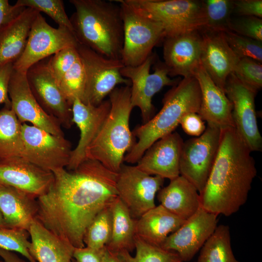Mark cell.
<instances>
[{"label":"cell","instance_id":"1","mask_svg":"<svg viewBox=\"0 0 262 262\" xmlns=\"http://www.w3.org/2000/svg\"><path fill=\"white\" fill-rule=\"evenodd\" d=\"M52 173L49 189L37 198L35 220L75 248L84 247V235L90 223L118 197L117 173L88 159L73 170L64 168Z\"/></svg>","mask_w":262,"mask_h":262},{"label":"cell","instance_id":"2","mask_svg":"<svg viewBox=\"0 0 262 262\" xmlns=\"http://www.w3.org/2000/svg\"><path fill=\"white\" fill-rule=\"evenodd\" d=\"M251 152L235 128L221 129L218 153L200 194L202 208L229 216L246 203L257 175Z\"/></svg>","mask_w":262,"mask_h":262},{"label":"cell","instance_id":"3","mask_svg":"<svg viewBox=\"0 0 262 262\" xmlns=\"http://www.w3.org/2000/svg\"><path fill=\"white\" fill-rule=\"evenodd\" d=\"M69 2L75 9L69 19L79 43L107 58L121 59L124 32L120 4L105 0Z\"/></svg>","mask_w":262,"mask_h":262},{"label":"cell","instance_id":"4","mask_svg":"<svg viewBox=\"0 0 262 262\" xmlns=\"http://www.w3.org/2000/svg\"><path fill=\"white\" fill-rule=\"evenodd\" d=\"M200 104L201 92L197 80L194 76L183 78L164 95L161 110L132 131L138 141L125 155L124 161L137 163L154 143L173 132L184 115L198 113Z\"/></svg>","mask_w":262,"mask_h":262},{"label":"cell","instance_id":"5","mask_svg":"<svg viewBox=\"0 0 262 262\" xmlns=\"http://www.w3.org/2000/svg\"><path fill=\"white\" fill-rule=\"evenodd\" d=\"M110 112L99 132L86 151L87 159L101 163L118 173L125 154L135 143L129 120L133 108L131 101L130 86L116 87L109 95Z\"/></svg>","mask_w":262,"mask_h":262},{"label":"cell","instance_id":"6","mask_svg":"<svg viewBox=\"0 0 262 262\" xmlns=\"http://www.w3.org/2000/svg\"><path fill=\"white\" fill-rule=\"evenodd\" d=\"M120 5L123 22V44L121 60L124 66H135L143 63L152 49L165 37L159 22L127 3Z\"/></svg>","mask_w":262,"mask_h":262},{"label":"cell","instance_id":"7","mask_svg":"<svg viewBox=\"0 0 262 262\" xmlns=\"http://www.w3.org/2000/svg\"><path fill=\"white\" fill-rule=\"evenodd\" d=\"M142 13L160 23L165 37L204 28L202 0H124Z\"/></svg>","mask_w":262,"mask_h":262},{"label":"cell","instance_id":"8","mask_svg":"<svg viewBox=\"0 0 262 262\" xmlns=\"http://www.w3.org/2000/svg\"><path fill=\"white\" fill-rule=\"evenodd\" d=\"M152 54L141 64L135 66H124L120 70L122 76L129 80L131 101L133 108L140 109L142 124L154 115L155 107L152 104L153 96L165 86H173L180 80L171 79L169 71L163 62L157 60Z\"/></svg>","mask_w":262,"mask_h":262},{"label":"cell","instance_id":"9","mask_svg":"<svg viewBox=\"0 0 262 262\" xmlns=\"http://www.w3.org/2000/svg\"><path fill=\"white\" fill-rule=\"evenodd\" d=\"M77 50L85 75V90L82 101L83 103L98 106L118 84H131L130 80L123 77L120 73L124 66L121 59L107 58L80 44Z\"/></svg>","mask_w":262,"mask_h":262},{"label":"cell","instance_id":"10","mask_svg":"<svg viewBox=\"0 0 262 262\" xmlns=\"http://www.w3.org/2000/svg\"><path fill=\"white\" fill-rule=\"evenodd\" d=\"M221 129L207 125L204 132L183 142L180 173L202 192L215 162L220 141Z\"/></svg>","mask_w":262,"mask_h":262},{"label":"cell","instance_id":"11","mask_svg":"<svg viewBox=\"0 0 262 262\" xmlns=\"http://www.w3.org/2000/svg\"><path fill=\"white\" fill-rule=\"evenodd\" d=\"M79 44L72 31L64 26L52 27L39 13L32 25L23 54L13 64V69L26 73L34 64L62 49L77 47Z\"/></svg>","mask_w":262,"mask_h":262},{"label":"cell","instance_id":"12","mask_svg":"<svg viewBox=\"0 0 262 262\" xmlns=\"http://www.w3.org/2000/svg\"><path fill=\"white\" fill-rule=\"evenodd\" d=\"M21 131V157L52 172L67 167L72 150L65 136L52 134L27 123L22 124Z\"/></svg>","mask_w":262,"mask_h":262},{"label":"cell","instance_id":"13","mask_svg":"<svg viewBox=\"0 0 262 262\" xmlns=\"http://www.w3.org/2000/svg\"><path fill=\"white\" fill-rule=\"evenodd\" d=\"M164 179L148 175L136 165L122 164L117 173V196L128 209L132 217L138 219L154 208L155 197L161 189Z\"/></svg>","mask_w":262,"mask_h":262},{"label":"cell","instance_id":"14","mask_svg":"<svg viewBox=\"0 0 262 262\" xmlns=\"http://www.w3.org/2000/svg\"><path fill=\"white\" fill-rule=\"evenodd\" d=\"M26 76L36 100L49 115L61 125L70 128L72 121V106L66 98L48 64V58L32 66Z\"/></svg>","mask_w":262,"mask_h":262},{"label":"cell","instance_id":"15","mask_svg":"<svg viewBox=\"0 0 262 262\" xmlns=\"http://www.w3.org/2000/svg\"><path fill=\"white\" fill-rule=\"evenodd\" d=\"M224 92L231 103L232 118L239 135L251 152L261 151L262 137L255 105L257 92L241 82L233 73L227 79Z\"/></svg>","mask_w":262,"mask_h":262},{"label":"cell","instance_id":"16","mask_svg":"<svg viewBox=\"0 0 262 262\" xmlns=\"http://www.w3.org/2000/svg\"><path fill=\"white\" fill-rule=\"evenodd\" d=\"M217 216L201 206L177 230L168 236L161 247L176 252L183 262L191 261L218 226Z\"/></svg>","mask_w":262,"mask_h":262},{"label":"cell","instance_id":"17","mask_svg":"<svg viewBox=\"0 0 262 262\" xmlns=\"http://www.w3.org/2000/svg\"><path fill=\"white\" fill-rule=\"evenodd\" d=\"M11 108L22 123H30L52 134L65 136L59 122L39 104L28 85L26 73L13 69L8 84Z\"/></svg>","mask_w":262,"mask_h":262},{"label":"cell","instance_id":"18","mask_svg":"<svg viewBox=\"0 0 262 262\" xmlns=\"http://www.w3.org/2000/svg\"><path fill=\"white\" fill-rule=\"evenodd\" d=\"M163 62L171 77L194 76L200 63L202 37L200 31L167 36L163 39Z\"/></svg>","mask_w":262,"mask_h":262},{"label":"cell","instance_id":"19","mask_svg":"<svg viewBox=\"0 0 262 262\" xmlns=\"http://www.w3.org/2000/svg\"><path fill=\"white\" fill-rule=\"evenodd\" d=\"M110 109L109 99L98 106L84 104L79 99L74 100L72 105V121L78 127L80 135L66 169L73 170L87 159L86 149L99 132Z\"/></svg>","mask_w":262,"mask_h":262},{"label":"cell","instance_id":"20","mask_svg":"<svg viewBox=\"0 0 262 262\" xmlns=\"http://www.w3.org/2000/svg\"><path fill=\"white\" fill-rule=\"evenodd\" d=\"M183 141L173 132L156 141L144 153L136 167L151 175L172 180L180 175V163Z\"/></svg>","mask_w":262,"mask_h":262},{"label":"cell","instance_id":"21","mask_svg":"<svg viewBox=\"0 0 262 262\" xmlns=\"http://www.w3.org/2000/svg\"><path fill=\"white\" fill-rule=\"evenodd\" d=\"M53 179L52 172L21 157L0 161V183L12 186L36 198L47 191Z\"/></svg>","mask_w":262,"mask_h":262},{"label":"cell","instance_id":"22","mask_svg":"<svg viewBox=\"0 0 262 262\" xmlns=\"http://www.w3.org/2000/svg\"><path fill=\"white\" fill-rule=\"evenodd\" d=\"M202 37L200 63L215 84L224 93L226 82L239 58L228 44L223 32L200 31Z\"/></svg>","mask_w":262,"mask_h":262},{"label":"cell","instance_id":"23","mask_svg":"<svg viewBox=\"0 0 262 262\" xmlns=\"http://www.w3.org/2000/svg\"><path fill=\"white\" fill-rule=\"evenodd\" d=\"M193 75L201 92V104L198 114L207 125L223 129L235 128L232 107L225 93L213 81L201 63Z\"/></svg>","mask_w":262,"mask_h":262},{"label":"cell","instance_id":"24","mask_svg":"<svg viewBox=\"0 0 262 262\" xmlns=\"http://www.w3.org/2000/svg\"><path fill=\"white\" fill-rule=\"evenodd\" d=\"M39 13L25 8L16 17L0 27V67L14 64L21 57L32 25Z\"/></svg>","mask_w":262,"mask_h":262},{"label":"cell","instance_id":"25","mask_svg":"<svg viewBox=\"0 0 262 262\" xmlns=\"http://www.w3.org/2000/svg\"><path fill=\"white\" fill-rule=\"evenodd\" d=\"M36 198L14 187L0 183V211L8 228L28 231L38 211Z\"/></svg>","mask_w":262,"mask_h":262},{"label":"cell","instance_id":"26","mask_svg":"<svg viewBox=\"0 0 262 262\" xmlns=\"http://www.w3.org/2000/svg\"><path fill=\"white\" fill-rule=\"evenodd\" d=\"M160 205L175 215L186 220L201 206L200 195L196 187L183 176L170 180L159 191Z\"/></svg>","mask_w":262,"mask_h":262},{"label":"cell","instance_id":"27","mask_svg":"<svg viewBox=\"0 0 262 262\" xmlns=\"http://www.w3.org/2000/svg\"><path fill=\"white\" fill-rule=\"evenodd\" d=\"M185 221L159 205L136 220L135 235L150 245L161 247L168 236Z\"/></svg>","mask_w":262,"mask_h":262},{"label":"cell","instance_id":"28","mask_svg":"<svg viewBox=\"0 0 262 262\" xmlns=\"http://www.w3.org/2000/svg\"><path fill=\"white\" fill-rule=\"evenodd\" d=\"M33 256L37 262H70L75 247L35 220L28 230Z\"/></svg>","mask_w":262,"mask_h":262},{"label":"cell","instance_id":"29","mask_svg":"<svg viewBox=\"0 0 262 262\" xmlns=\"http://www.w3.org/2000/svg\"><path fill=\"white\" fill-rule=\"evenodd\" d=\"M112 213V235L106 247L112 252H129L135 249V224L136 220L118 197L111 204Z\"/></svg>","mask_w":262,"mask_h":262},{"label":"cell","instance_id":"30","mask_svg":"<svg viewBox=\"0 0 262 262\" xmlns=\"http://www.w3.org/2000/svg\"><path fill=\"white\" fill-rule=\"evenodd\" d=\"M21 127L11 107L5 106L0 110V161L21 157Z\"/></svg>","mask_w":262,"mask_h":262},{"label":"cell","instance_id":"31","mask_svg":"<svg viewBox=\"0 0 262 262\" xmlns=\"http://www.w3.org/2000/svg\"><path fill=\"white\" fill-rule=\"evenodd\" d=\"M196 262H240L232 250L229 226H217L200 249Z\"/></svg>","mask_w":262,"mask_h":262},{"label":"cell","instance_id":"32","mask_svg":"<svg viewBox=\"0 0 262 262\" xmlns=\"http://www.w3.org/2000/svg\"><path fill=\"white\" fill-rule=\"evenodd\" d=\"M202 4L204 16L202 30L218 32L229 31V24L233 7L232 0H202Z\"/></svg>","mask_w":262,"mask_h":262},{"label":"cell","instance_id":"33","mask_svg":"<svg viewBox=\"0 0 262 262\" xmlns=\"http://www.w3.org/2000/svg\"><path fill=\"white\" fill-rule=\"evenodd\" d=\"M111 204L100 211L87 228L83 238L86 246L99 250L109 243L112 230Z\"/></svg>","mask_w":262,"mask_h":262},{"label":"cell","instance_id":"34","mask_svg":"<svg viewBox=\"0 0 262 262\" xmlns=\"http://www.w3.org/2000/svg\"><path fill=\"white\" fill-rule=\"evenodd\" d=\"M136 254L123 251L121 254L126 262H183L176 252L150 245L135 235Z\"/></svg>","mask_w":262,"mask_h":262},{"label":"cell","instance_id":"35","mask_svg":"<svg viewBox=\"0 0 262 262\" xmlns=\"http://www.w3.org/2000/svg\"><path fill=\"white\" fill-rule=\"evenodd\" d=\"M58 83L63 93L71 106L76 99L82 101L85 86V75L80 57L62 76Z\"/></svg>","mask_w":262,"mask_h":262},{"label":"cell","instance_id":"36","mask_svg":"<svg viewBox=\"0 0 262 262\" xmlns=\"http://www.w3.org/2000/svg\"><path fill=\"white\" fill-rule=\"evenodd\" d=\"M29 236V232L25 229L0 227V248L18 252L29 262H37L32 254Z\"/></svg>","mask_w":262,"mask_h":262},{"label":"cell","instance_id":"37","mask_svg":"<svg viewBox=\"0 0 262 262\" xmlns=\"http://www.w3.org/2000/svg\"><path fill=\"white\" fill-rule=\"evenodd\" d=\"M17 6L30 8L39 13L43 12L51 17L59 26H64L73 31L69 18L62 0H18Z\"/></svg>","mask_w":262,"mask_h":262},{"label":"cell","instance_id":"38","mask_svg":"<svg viewBox=\"0 0 262 262\" xmlns=\"http://www.w3.org/2000/svg\"><path fill=\"white\" fill-rule=\"evenodd\" d=\"M223 33L228 44L238 58H249L262 63V42L230 31Z\"/></svg>","mask_w":262,"mask_h":262},{"label":"cell","instance_id":"39","mask_svg":"<svg viewBox=\"0 0 262 262\" xmlns=\"http://www.w3.org/2000/svg\"><path fill=\"white\" fill-rule=\"evenodd\" d=\"M243 83L257 93L262 87V63L249 58L239 59L232 72Z\"/></svg>","mask_w":262,"mask_h":262},{"label":"cell","instance_id":"40","mask_svg":"<svg viewBox=\"0 0 262 262\" xmlns=\"http://www.w3.org/2000/svg\"><path fill=\"white\" fill-rule=\"evenodd\" d=\"M229 29L239 35L262 42V19L261 18L231 16Z\"/></svg>","mask_w":262,"mask_h":262},{"label":"cell","instance_id":"41","mask_svg":"<svg viewBox=\"0 0 262 262\" xmlns=\"http://www.w3.org/2000/svg\"><path fill=\"white\" fill-rule=\"evenodd\" d=\"M79 59L75 47L62 49L48 58L49 66L57 82Z\"/></svg>","mask_w":262,"mask_h":262},{"label":"cell","instance_id":"42","mask_svg":"<svg viewBox=\"0 0 262 262\" xmlns=\"http://www.w3.org/2000/svg\"><path fill=\"white\" fill-rule=\"evenodd\" d=\"M232 16L262 17V0H233Z\"/></svg>","mask_w":262,"mask_h":262},{"label":"cell","instance_id":"43","mask_svg":"<svg viewBox=\"0 0 262 262\" xmlns=\"http://www.w3.org/2000/svg\"><path fill=\"white\" fill-rule=\"evenodd\" d=\"M180 124L186 134L194 137L201 135L206 128L205 121L196 113H189L184 115Z\"/></svg>","mask_w":262,"mask_h":262},{"label":"cell","instance_id":"44","mask_svg":"<svg viewBox=\"0 0 262 262\" xmlns=\"http://www.w3.org/2000/svg\"><path fill=\"white\" fill-rule=\"evenodd\" d=\"M13 70V64L9 63L0 67V104L11 107L8 95V84Z\"/></svg>","mask_w":262,"mask_h":262},{"label":"cell","instance_id":"45","mask_svg":"<svg viewBox=\"0 0 262 262\" xmlns=\"http://www.w3.org/2000/svg\"><path fill=\"white\" fill-rule=\"evenodd\" d=\"M105 248L98 250L87 246L75 248L73 257L77 262H103Z\"/></svg>","mask_w":262,"mask_h":262},{"label":"cell","instance_id":"46","mask_svg":"<svg viewBox=\"0 0 262 262\" xmlns=\"http://www.w3.org/2000/svg\"><path fill=\"white\" fill-rule=\"evenodd\" d=\"M103 262H126L121 253L109 250L105 247L103 257Z\"/></svg>","mask_w":262,"mask_h":262},{"label":"cell","instance_id":"47","mask_svg":"<svg viewBox=\"0 0 262 262\" xmlns=\"http://www.w3.org/2000/svg\"><path fill=\"white\" fill-rule=\"evenodd\" d=\"M0 257L4 262H26L18 256L14 252L0 248Z\"/></svg>","mask_w":262,"mask_h":262},{"label":"cell","instance_id":"48","mask_svg":"<svg viewBox=\"0 0 262 262\" xmlns=\"http://www.w3.org/2000/svg\"><path fill=\"white\" fill-rule=\"evenodd\" d=\"M7 20V16L5 13L0 9V27L4 24Z\"/></svg>","mask_w":262,"mask_h":262},{"label":"cell","instance_id":"49","mask_svg":"<svg viewBox=\"0 0 262 262\" xmlns=\"http://www.w3.org/2000/svg\"><path fill=\"white\" fill-rule=\"evenodd\" d=\"M0 227L8 228L0 211Z\"/></svg>","mask_w":262,"mask_h":262},{"label":"cell","instance_id":"50","mask_svg":"<svg viewBox=\"0 0 262 262\" xmlns=\"http://www.w3.org/2000/svg\"><path fill=\"white\" fill-rule=\"evenodd\" d=\"M0 262H4L3 261H0Z\"/></svg>","mask_w":262,"mask_h":262},{"label":"cell","instance_id":"51","mask_svg":"<svg viewBox=\"0 0 262 262\" xmlns=\"http://www.w3.org/2000/svg\"><path fill=\"white\" fill-rule=\"evenodd\" d=\"M70 262H72L71 261Z\"/></svg>","mask_w":262,"mask_h":262},{"label":"cell","instance_id":"52","mask_svg":"<svg viewBox=\"0 0 262 262\" xmlns=\"http://www.w3.org/2000/svg\"></svg>","mask_w":262,"mask_h":262}]
</instances>
